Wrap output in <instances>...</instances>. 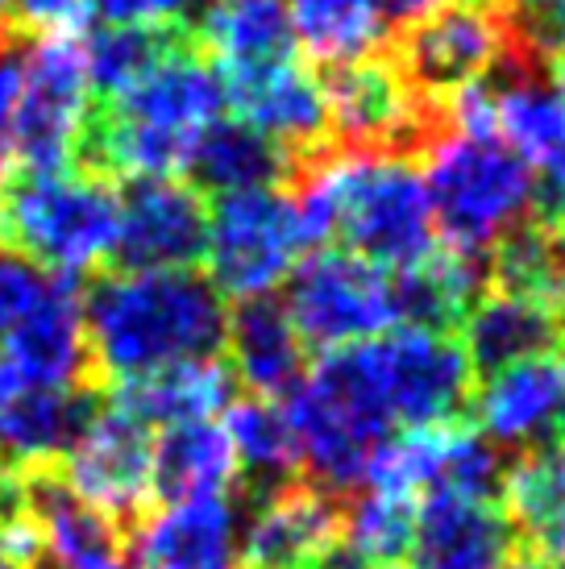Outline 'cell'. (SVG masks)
Here are the masks:
<instances>
[{
    "label": "cell",
    "mask_w": 565,
    "mask_h": 569,
    "mask_svg": "<svg viewBox=\"0 0 565 569\" xmlns=\"http://www.w3.org/2000/svg\"><path fill=\"white\" fill-rule=\"evenodd\" d=\"M354 349L391 428L449 425L474 396V370L449 332L391 325Z\"/></svg>",
    "instance_id": "6"
},
{
    "label": "cell",
    "mask_w": 565,
    "mask_h": 569,
    "mask_svg": "<svg viewBox=\"0 0 565 569\" xmlns=\"http://www.w3.org/2000/svg\"><path fill=\"white\" fill-rule=\"evenodd\" d=\"M0 358L9 362L13 379L26 382V387L67 391V387L96 382L88 337H83V303H79L76 274H50L47 291L33 303V312L4 337Z\"/></svg>",
    "instance_id": "16"
},
{
    "label": "cell",
    "mask_w": 565,
    "mask_h": 569,
    "mask_svg": "<svg viewBox=\"0 0 565 569\" xmlns=\"http://www.w3.org/2000/svg\"><path fill=\"white\" fill-rule=\"evenodd\" d=\"M112 408L129 411L146 428H171L188 420H212L237 399V379L229 362H175L138 379L112 382Z\"/></svg>",
    "instance_id": "24"
},
{
    "label": "cell",
    "mask_w": 565,
    "mask_h": 569,
    "mask_svg": "<svg viewBox=\"0 0 565 569\" xmlns=\"http://www.w3.org/2000/svg\"><path fill=\"white\" fill-rule=\"evenodd\" d=\"M519 553V528L503 507L449 495H428L416 507L408 569H512Z\"/></svg>",
    "instance_id": "17"
},
{
    "label": "cell",
    "mask_w": 565,
    "mask_h": 569,
    "mask_svg": "<svg viewBox=\"0 0 565 569\" xmlns=\"http://www.w3.org/2000/svg\"><path fill=\"white\" fill-rule=\"evenodd\" d=\"M225 437L234 445L237 482L250 503H262L267 495L299 482V449L291 437V425L275 399H234L220 411Z\"/></svg>",
    "instance_id": "28"
},
{
    "label": "cell",
    "mask_w": 565,
    "mask_h": 569,
    "mask_svg": "<svg viewBox=\"0 0 565 569\" xmlns=\"http://www.w3.org/2000/svg\"><path fill=\"white\" fill-rule=\"evenodd\" d=\"M536 208H541L545 224H565V154L549 162L536 179Z\"/></svg>",
    "instance_id": "38"
},
{
    "label": "cell",
    "mask_w": 565,
    "mask_h": 569,
    "mask_svg": "<svg viewBox=\"0 0 565 569\" xmlns=\"http://www.w3.org/2000/svg\"><path fill=\"white\" fill-rule=\"evenodd\" d=\"M549 569H565V557H562V561H553V566Z\"/></svg>",
    "instance_id": "47"
},
{
    "label": "cell",
    "mask_w": 565,
    "mask_h": 569,
    "mask_svg": "<svg viewBox=\"0 0 565 569\" xmlns=\"http://www.w3.org/2000/svg\"><path fill=\"white\" fill-rule=\"evenodd\" d=\"M105 403V387L96 382L67 391L13 387L0 403V470L63 466Z\"/></svg>",
    "instance_id": "18"
},
{
    "label": "cell",
    "mask_w": 565,
    "mask_h": 569,
    "mask_svg": "<svg viewBox=\"0 0 565 569\" xmlns=\"http://www.w3.org/2000/svg\"><path fill=\"white\" fill-rule=\"evenodd\" d=\"M507 516L528 537V553L565 557V441L524 449L503 475Z\"/></svg>",
    "instance_id": "29"
},
{
    "label": "cell",
    "mask_w": 565,
    "mask_h": 569,
    "mask_svg": "<svg viewBox=\"0 0 565 569\" xmlns=\"http://www.w3.org/2000/svg\"><path fill=\"white\" fill-rule=\"evenodd\" d=\"M490 9H503V13H536V9H545L549 0H483Z\"/></svg>",
    "instance_id": "43"
},
{
    "label": "cell",
    "mask_w": 565,
    "mask_h": 569,
    "mask_svg": "<svg viewBox=\"0 0 565 569\" xmlns=\"http://www.w3.org/2000/svg\"><path fill=\"white\" fill-rule=\"evenodd\" d=\"M474 428L499 449H536L565 432V353H536L487 375L470 396Z\"/></svg>",
    "instance_id": "15"
},
{
    "label": "cell",
    "mask_w": 565,
    "mask_h": 569,
    "mask_svg": "<svg viewBox=\"0 0 565 569\" xmlns=\"http://www.w3.org/2000/svg\"><path fill=\"white\" fill-rule=\"evenodd\" d=\"M112 109L121 117L191 138L196 129H205L225 112V83H220L217 67L200 54V47H188L175 50L167 63H158L121 100H112Z\"/></svg>",
    "instance_id": "25"
},
{
    "label": "cell",
    "mask_w": 565,
    "mask_h": 569,
    "mask_svg": "<svg viewBox=\"0 0 565 569\" xmlns=\"http://www.w3.org/2000/svg\"><path fill=\"white\" fill-rule=\"evenodd\" d=\"M196 42L217 54V67H254L296 54L287 0H208L196 21Z\"/></svg>",
    "instance_id": "31"
},
{
    "label": "cell",
    "mask_w": 565,
    "mask_h": 569,
    "mask_svg": "<svg viewBox=\"0 0 565 569\" xmlns=\"http://www.w3.org/2000/svg\"><path fill=\"white\" fill-rule=\"evenodd\" d=\"M4 17L26 33H76L92 17V0H4Z\"/></svg>",
    "instance_id": "36"
},
{
    "label": "cell",
    "mask_w": 565,
    "mask_h": 569,
    "mask_svg": "<svg viewBox=\"0 0 565 569\" xmlns=\"http://www.w3.org/2000/svg\"><path fill=\"white\" fill-rule=\"evenodd\" d=\"M308 250L313 246L291 191L262 188L217 196L208 212V283L229 300L275 296V287L287 283L299 253Z\"/></svg>",
    "instance_id": "5"
},
{
    "label": "cell",
    "mask_w": 565,
    "mask_h": 569,
    "mask_svg": "<svg viewBox=\"0 0 565 569\" xmlns=\"http://www.w3.org/2000/svg\"><path fill=\"white\" fill-rule=\"evenodd\" d=\"M296 167L299 162L279 142H270L267 133H258L246 121L217 117L188 138L179 174H188V188H196L200 196H237V191L291 183Z\"/></svg>",
    "instance_id": "22"
},
{
    "label": "cell",
    "mask_w": 565,
    "mask_h": 569,
    "mask_svg": "<svg viewBox=\"0 0 565 569\" xmlns=\"http://www.w3.org/2000/svg\"><path fill=\"white\" fill-rule=\"evenodd\" d=\"M533 30L536 38L545 42L549 50L565 47V0H549L545 9H536L533 13Z\"/></svg>",
    "instance_id": "40"
},
{
    "label": "cell",
    "mask_w": 565,
    "mask_h": 569,
    "mask_svg": "<svg viewBox=\"0 0 565 569\" xmlns=\"http://www.w3.org/2000/svg\"><path fill=\"white\" fill-rule=\"evenodd\" d=\"M17 42H21V33H17L4 17H0V50L17 47ZM4 167H9V138H0V171H4Z\"/></svg>",
    "instance_id": "42"
},
{
    "label": "cell",
    "mask_w": 565,
    "mask_h": 569,
    "mask_svg": "<svg viewBox=\"0 0 565 569\" xmlns=\"http://www.w3.org/2000/svg\"><path fill=\"white\" fill-rule=\"evenodd\" d=\"M83 112H88L83 47L71 33H42L21 67V92L9 126V167L33 174L71 171Z\"/></svg>",
    "instance_id": "9"
},
{
    "label": "cell",
    "mask_w": 565,
    "mask_h": 569,
    "mask_svg": "<svg viewBox=\"0 0 565 569\" xmlns=\"http://www.w3.org/2000/svg\"><path fill=\"white\" fill-rule=\"evenodd\" d=\"M304 569H375V566H370L358 549H349L346 540H333L329 549H320Z\"/></svg>",
    "instance_id": "41"
},
{
    "label": "cell",
    "mask_w": 565,
    "mask_h": 569,
    "mask_svg": "<svg viewBox=\"0 0 565 569\" xmlns=\"http://www.w3.org/2000/svg\"><path fill=\"white\" fill-rule=\"evenodd\" d=\"M503 475H507V466H503L499 445H490L478 428L462 425V420L437 425L428 495L495 503V495H503ZM428 495H424V499H428Z\"/></svg>",
    "instance_id": "33"
},
{
    "label": "cell",
    "mask_w": 565,
    "mask_h": 569,
    "mask_svg": "<svg viewBox=\"0 0 565 569\" xmlns=\"http://www.w3.org/2000/svg\"><path fill=\"white\" fill-rule=\"evenodd\" d=\"M133 569H241L237 507L229 495H208L150 511L129 532Z\"/></svg>",
    "instance_id": "19"
},
{
    "label": "cell",
    "mask_w": 565,
    "mask_h": 569,
    "mask_svg": "<svg viewBox=\"0 0 565 569\" xmlns=\"http://www.w3.org/2000/svg\"><path fill=\"white\" fill-rule=\"evenodd\" d=\"M50 274L42 267H33L17 253L0 250V337L21 325L33 312V303L42 300Z\"/></svg>",
    "instance_id": "35"
},
{
    "label": "cell",
    "mask_w": 565,
    "mask_h": 569,
    "mask_svg": "<svg viewBox=\"0 0 565 569\" xmlns=\"http://www.w3.org/2000/svg\"><path fill=\"white\" fill-rule=\"evenodd\" d=\"M26 511L38 528L33 569H133L129 532L67 487L59 466L21 470Z\"/></svg>",
    "instance_id": "14"
},
{
    "label": "cell",
    "mask_w": 565,
    "mask_h": 569,
    "mask_svg": "<svg viewBox=\"0 0 565 569\" xmlns=\"http://www.w3.org/2000/svg\"><path fill=\"white\" fill-rule=\"evenodd\" d=\"M375 4L387 30H408V26L424 21L428 13H437L440 4H449V0H375Z\"/></svg>",
    "instance_id": "39"
},
{
    "label": "cell",
    "mask_w": 565,
    "mask_h": 569,
    "mask_svg": "<svg viewBox=\"0 0 565 569\" xmlns=\"http://www.w3.org/2000/svg\"><path fill=\"white\" fill-rule=\"evenodd\" d=\"M375 569H408V566H399V561H391V566H375Z\"/></svg>",
    "instance_id": "46"
},
{
    "label": "cell",
    "mask_w": 565,
    "mask_h": 569,
    "mask_svg": "<svg viewBox=\"0 0 565 569\" xmlns=\"http://www.w3.org/2000/svg\"><path fill=\"white\" fill-rule=\"evenodd\" d=\"M416 499L404 495H387V490L366 487L341 511V537L349 549H358L370 566H391L404 561L412 545V528H416Z\"/></svg>",
    "instance_id": "34"
},
{
    "label": "cell",
    "mask_w": 565,
    "mask_h": 569,
    "mask_svg": "<svg viewBox=\"0 0 565 569\" xmlns=\"http://www.w3.org/2000/svg\"><path fill=\"white\" fill-rule=\"evenodd\" d=\"M225 83V104L237 109V121L267 133L296 162L325 154L333 142L329 100L313 67L291 59L254 67H217Z\"/></svg>",
    "instance_id": "12"
},
{
    "label": "cell",
    "mask_w": 565,
    "mask_h": 569,
    "mask_svg": "<svg viewBox=\"0 0 565 569\" xmlns=\"http://www.w3.org/2000/svg\"><path fill=\"white\" fill-rule=\"evenodd\" d=\"M320 83L329 100L333 138H341L349 150L412 159L445 129L437 100H424L387 50L329 67Z\"/></svg>",
    "instance_id": "7"
},
{
    "label": "cell",
    "mask_w": 565,
    "mask_h": 569,
    "mask_svg": "<svg viewBox=\"0 0 565 569\" xmlns=\"http://www.w3.org/2000/svg\"><path fill=\"white\" fill-rule=\"evenodd\" d=\"M424 191L440 246L487 258L536 212V171L499 138L440 129L424 146Z\"/></svg>",
    "instance_id": "3"
},
{
    "label": "cell",
    "mask_w": 565,
    "mask_h": 569,
    "mask_svg": "<svg viewBox=\"0 0 565 569\" xmlns=\"http://www.w3.org/2000/svg\"><path fill=\"white\" fill-rule=\"evenodd\" d=\"M399 33L404 38L395 42L391 54L399 71L424 100H445L449 92L487 76L507 38V13L483 0H449Z\"/></svg>",
    "instance_id": "11"
},
{
    "label": "cell",
    "mask_w": 565,
    "mask_h": 569,
    "mask_svg": "<svg viewBox=\"0 0 565 569\" xmlns=\"http://www.w3.org/2000/svg\"><path fill=\"white\" fill-rule=\"evenodd\" d=\"M100 387L225 353V296L200 270H105L79 291Z\"/></svg>",
    "instance_id": "1"
},
{
    "label": "cell",
    "mask_w": 565,
    "mask_h": 569,
    "mask_svg": "<svg viewBox=\"0 0 565 569\" xmlns=\"http://www.w3.org/2000/svg\"><path fill=\"white\" fill-rule=\"evenodd\" d=\"M395 312L404 325L433 332L457 329L474 300L487 291L490 270L483 253H462L454 246H433L420 262L395 270Z\"/></svg>",
    "instance_id": "26"
},
{
    "label": "cell",
    "mask_w": 565,
    "mask_h": 569,
    "mask_svg": "<svg viewBox=\"0 0 565 569\" xmlns=\"http://www.w3.org/2000/svg\"><path fill=\"white\" fill-rule=\"evenodd\" d=\"M462 329V353L474 375H495L503 366L553 353L565 346V312L553 300L528 296V291H483L466 312Z\"/></svg>",
    "instance_id": "21"
},
{
    "label": "cell",
    "mask_w": 565,
    "mask_h": 569,
    "mask_svg": "<svg viewBox=\"0 0 565 569\" xmlns=\"http://www.w3.org/2000/svg\"><path fill=\"white\" fill-rule=\"evenodd\" d=\"M553 80H557V88L565 92V54L557 59V63H553Z\"/></svg>",
    "instance_id": "45"
},
{
    "label": "cell",
    "mask_w": 565,
    "mask_h": 569,
    "mask_svg": "<svg viewBox=\"0 0 565 569\" xmlns=\"http://www.w3.org/2000/svg\"><path fill=\"white\" fill-rule=\"evenodd\" d=\"M184 4H191V0H184Z\"/></svg>",
    "instance_id": "50"
},
{
    "label": "cell",
    "mask_w": 565,
    "mask_h": 569,
    "mask_svg": "<svg viewBox=\"0 0 565 569\" xmlns=\"http://www.w3.org/2000/svg\"><path fill=\"white\" fill-rule=\"evenodd\" d=\"M225 349L234 379L250 387V396L258 399H282L308 370V346L279 296L237 300L225 320Z\"/></svg>",
    "instance_id": "23"
},
{
    "label": "cell",
    "mask_w": 565,
    "mask_h": 569,
    "mask_svg": "<svg viewBox=\"0 0 565 569\" xmlns=\"http://www.w3.org/2000/svg\"><path fill=\"white\" fill-rule=\"evenodd\" d=\"M0 17H4V0H0ZM4 21H9V17H4Z\"/></svg>",
    "instance_id": "49"
},
{
    "label": "cell",
    "mask_w": 565,
    "mask_h": 569,
    "mask_svg": "<svg viewBox=\"0 0 565 569\" xmlns=\"http://www.w3.org/2000/svg\"><path fill=\"white\" fill-rule=\"evenodd\" d=\"M512 569H541V566H536V553H528V549H524V553L516 557V566H512Z\"/></svg>",
    "instance_id": "44"
},
{
    "label": "cell",
    "mask_w": 565,
    "mask_h": 569,
    "mask_svg": "<svg viewBox=\"0 0 565 569\" xmlns=\"http://www.w3.org/2000/svg\"><path fill=\"white\" fill-rule=\"evenodd\" d=\"M0 569H21V566H9V561H0Z\"/></svg>",
    "instance_id": "48"
},
{
    "label": "cell",
    "mask_w": 565,
    "mask_h": 569,
    "mask_svg": "<svg viewBox=\"0 0 565 569\" xmlns=\"http://www.w3.org/2000/svg\"><path fill=\"white\" fill-rule=\"evenodd\" d=\"M333 540H341L337 495L320 490L316 482H291L254 503L237 549L241 566L250 569H304Z\"/></svg>",
    "instance_id": "20"
},
{
    "label": "cell",
    "mask_w": 565,
    "mask_h": 569,
    "mask_svg": "<svg viewBox=\"0 0 565 569\" xmlns=\"http://www.w3.org/2000/svg\"><path fill=\"white\" fill-rule=\"evenodd\" d=\"M0 561H4V553H0Z\"/></svg>",
    "instance_id": "51"
},
{
    "label": "cell",
    "mask_w": 565,
    "mask_h": 569,
    "mask_svg": "<svg viewBox=\"0 0 565 569\" xmlns=\"http://www.w3.org/2000/svg\"><path fill=\"white\" fill-rule=\"evenodd\" d=\"M291 38L320 67H341L378 54L391 42L375 0H287Z\"/></svg>",
    "instance_id": "32"
},
{
    "label": "cell",
    "mask_w": 565,
    "mask_h": 569,
    "mask_svg": "<svg viewBox=\"0 0 565 569\" xmlns=\"http://www.w3.org/2000/svg\"><path fill=\"white\" fill-rule=\"evenodd\" d=\"M117 238V191L79 171H0V250L47 274H83L109 262Z\"/></svg>",
    "instance_id": "4"
},
{
    "label": "cell",
    "mask_w": 565,
    "mask_h": 569,
    "mask_svg": "<svg viewBox=\"0 0 565 569\" xmlns=\"http://www.w3.org/2000/svg\"><path fill=\"white\" fill-rule=\"evenodd\" d=\"M150 441L155 437L141 420L105 403L59 470H63L67 487L76 490L83 503H92L96 511H105L109 520L121 523L126 532H133L155 507V495H150Z\"/></svg>",
    "instance_id": "13"
},
{
    "label": "cell",
    "mask_w": 565,
    "mask_h": 569,
    "mask_svg": "<svg viewBox=\"0 0 565 569\" xmlns=\"http://www.w3.org/2000/svg\"><path fill=\"white\" fill-rule=\"evenodd\" d=\"M291 183V200L313 250L337 238L341 250L375 267L404 270L437 246L424 179L404 154L325 150L299 162Z\"/></svg>",
    "instance_id": "2"
},
{
    "label": "cell",
    "mask_w": 565,
    "mask_h": 569,
    "mask_svg": "<svg viewBox=\"0 0 565 569\" xmlns=\"http://www.w3.org/2000/svg\"><path fill=\"white\" fill-rule=\"evenodd\" d=\"M200 47L188 21H158V26H105L88 38L83 67L88 88L100 104L121 100L129 88H138L158 63H167L175 50Z\"/></svg>",
    "instance_id": "30"
},
{
    "label": "cell",
    "mask_w": 565,
    "mask_h": 569,
    "mask_svg": "<svg viewBox=\"0 0 565 569\" xmlns=\"http://www.w3.org/2000/svg\"><path fill=\"white\" fill-rule=\"evenodd\" d=\"M92 13L105 26H158V21H184V0H92Z\"/></svg>",
    "instance_id": "37"
},
{
    "label": "cell",
    "mask_w": 565,
    "mask_h": 569,
    "mask_svg": "<svg viewBox=\"0 0 565 569\" xmlns=\"http://www.w3.org/2000/svg\"><path fill=\"white\" fill-rule=\"evenodd\" d=\"M208 208L179 179H121L105 270H191L205 262Z\"/></svg>",
    "instance_id": "10"
},
{
    "label": "cell",
    "mask_w": 565,
    "mask_h": 569,
    "mask_svg": "<svg viewBox=\"0 0 565 569\" xmlns=\"http://www.w3.org/2000/svg\"><path fill=\"white\" fill-rule=\"evenodd\" d=\"M287 317L304 346L346 349L387 332L395 312L391 270L366 262L349 250H316L287 274Z\"/></svg>",
    "instance_id": "8"
},
{
    "label": "cell",
    "mask_w": 565,
    "mask_h": 569,
    "mask_svg": "<svg viewBox=\"0 0 565 569\" xmlns=\"http://www.w3.org/2000/svg\"><path fill=\"white\" fill-rule=\"evenodd\" d=\"M237 487L234 445L217 420L162 428L150 441V495L155 503H188Z\"/></svg>",
    "instance_id": "27"
}]
</instances>
